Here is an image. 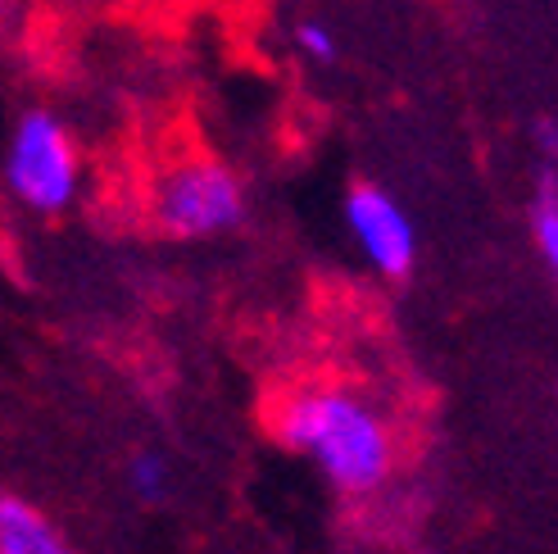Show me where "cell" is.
Instances as JSON below:
<instances>
[{
    "instance_id": "cell-1",
    "label": "cell",
    "mask_w": 558,
    "mask_h": 554,
    "mask_svg": "<svg viewBox=\"0 0 558 554\" xmlns=\"http://www.w3.org/2000/svg\"><path fill=\"white\" fill-rule=\"evenodd\" d=\"M277 441L310 459L345 495H373L390 478V432L381 413L345 386H304L277 409Z\"/></svg>"
},
{
    "instance_id": "cell-2",
    "label": "cell",
    "mask_w": 558,
    "mask_h": 554,
    "mask_svg": "<svg viewBox=\"0 0 558 554\" xmlns=\"http://www.w3.org/2000/svg\"><path fill=\"white\" fill-rule=\"evenodd\" d=\"M5 182L37 214H60L73 205L77 150L50 109H23L19 115L10 132V150H5Z\"/></svg>"
},
{
    "instance_id": "cell-3",
    "label": "cell",
    "mask_w": 558,
    "mask_h": 554,
    "mask_svg": "<svg viewBox=\"0 0 558 554\" xmlns=\"http://www.w3.org/2000/svg\"><path fill=\"white\" fill-rule=\"evenodd\" d=\"M245 196L232 169L214 159H191L155 182V218L169 237H214L241 224Z\"/></svg>"
},
{
    "instance_id": "cell-4",
    "label": "cell",
    "mask_w": 558,
    "mask_h": 554,
    "mask_svg": "<svg viewBox=\"0 0 558 554\" xmlns=\"http://www.w3.org/2000/svg\"><path fill=\"white\" fill-rule=\"evenodd\" d=\"M345 224L359 241V251L368 255V264L381 277H404L417 260V232L409 224V214L386 196L381 186L359 182L345 196Z\"/></svg>"
},
{
    "instance_id": "cell-5",
    "label": "cell",
    "mask_w": 558,
    "mask_h": 554,
    "mask_svg": "<svg viewBox=\"0 0 558 554\" xmlns=\"http://www.w3.org/2000/svg\"><path fill=\"white\" fill-rule=\"evenodd\" d=\"M0 554H73L60 528L23 495H0Z\"/></svg>"
},
{
    "instance_id": "cell-6",
    "label": "cell",
    "mask_w": 558,
    "mask_h": 554,
    "mask_svg": "<svg viewBox=\"0 0 558 554\" xmlns=\"http://www.w3.org/2000/svg\"><path fill=\"white\" fill-rule=\"evenodd\" d=\"M532 228L541 241V255L549 260L554 277H558V173L545 169L541 186H536V201H532Z\"/></svg>"
},
{
    "instance_id": "cell-7",
    "label": "cell",
    "mask_w": 558,
    "mask_h": 554,
    "mask_svg": "<svg viewBox=\"0 0 558 554\" xmlns=\"http://www.w3.org/2000/svg\"><path fill=\"white\" fill-rule=\"evenodd\" d=\"M128 486H132L136 501H146V505L163 501V495H169V463H163L159 455H150V450L132 455L128 459Z\"/></svg>"
},
{
    "instance_id": "cell-8",
    "label": "cell",
    "mask_w": 558,
    "mask_h": 554,
    "mask_svg": "<svg viewBox=\"0 0 558 554\" xmlns=\"http://www.w3.org/2000/svg\"><path fill=\"white\" fill-rule=\"evenodd\" d=\"M295 46L310 55V60H318V64L337 60V37H331L323 23H295Z\"/></svg>"
},
{
    "instance_id": "cell-9",
    "label": "cell",
    "mask_w": 558,
    "mask_h": 554,
    "mask_svg": "<svg viewBox=\"0 0 558 554\" xmlns=\"http://www.w3.org/2000/svg\"><path fill=\"white\" fill-rule=\"evenodd\" d=\"M536 146L545 159H558V119H536Z\"/></svg>"
}]
</instances>
